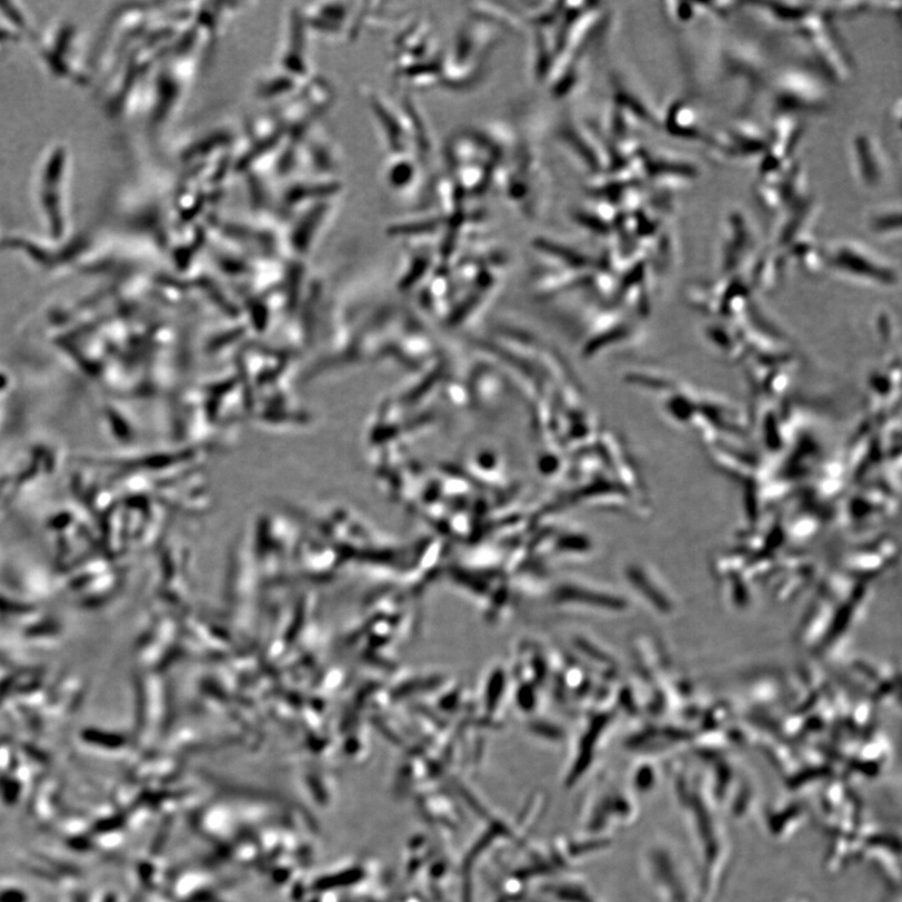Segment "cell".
<instances>
[{
	"mask_svg": "<svg viewBox=\"0 0 902 902\" xmlns=\"http://www.w3.org/2000/svg\"><path fill=\"white\" fill-rule=\"evenodd\" d=\"M72 154L70 147L49 143L39 154L32 176V198L39 220L53 241L70 237Z\"/></svg>",
	"mask_w": 902,
	"mask_h": 902,
	"instance_id": "obj_1",
	"label": "cell"
},
{
	"mask_svg": "<svg viewBox=\"0 0 902 902\" xmlns=\"http://www.w3.org/2000/svg\"><path fill=\"white\" fill-rule=\"evenodd\" d=\"M790 34L822 81L842 84L851 80L855 71L854 60L839 32L836 14L830 4H813Z\"/></svg>",
	"mask_w": 902,
	"mask_h": 902,
	"instance_id": "obj_2",
	"label": "cell"
},
{
	"mask_svg": "<svg viewBox=\"0 0 902 902\" xmlns=\"http://www.w3.org/2000/svg\"><path fill=\"white\" fill-rule=\"evenodd\" d=\"M718 68L722 81L740 90L742 107H750L771 82L766 53L749 39H729L718 53Z\"/></svg>",
	"mask_w": 902,
	"mask_h": 902,
	"instance_id": "obj_3",
	"label": "cell"
},
{
	"mask_svg": "<svg viewBox=\"0 0 902 902\" xmlns=\"http://www.w3.org/2000/svg\"><path fill=\"white\" fill-rule=\"evenodd\" d=\"M774 114H822L830 108L828 83L815 73L802 68H789L774 76L769 84Z\"/></svg>",
	"mask_w": 902,
	"mask_h": 902,
	"instance_id": "obj_4",
	"label": "cell"
},
{
	"mask_svg": "<svg viewBox=\"0 0 902 902\" xmlns=\"http://www.w3.org/2000/svg\"><path fill=\"white\" fill-rule=\"evenodd\" d=\"M39 58L49 73L74 86L90 84L91 77L82 61L81 37L73 23H56L36 37Z\"/></svg>",
	"mask_w": 902,
	"mask_h": 902,
	"instance_id": "obj_5",
	"label": "cell"
},
{
	"mask_svg": "<svg viewBox=\"0 0 902 902\" xmlns=\"http://www.w3.org/2000/svg\"><path fill=\"white\" fill-rule=\"evenodd\" d=\"M703 146L714 161L759 163L768 149V129L756 121L740 119L710 131Z\"/></svg>",
	"mask_w": 902,
	"mask_h": 902,
	"instance_id": "obj_6",
	"label": "cell"
},
{
	"mask_svg": "<svg viewBox=\"0 0 902 902\" xmlns=\"http://www.w3.org/2000/svg\"><path fill=\"white\" fill-rule=\"evenodd\" d=\"M806 134L805 119L800 116L774 114L768 129V149L758 163L759 178L786 170L798 159Z\"/></svg>",
	"mask_w": 902,
	"mask_h": 902,
	"instance_id": "obj_7",
	"label": "cell"
},
{
	"mask_svg": "<svg viewBox=\"0 0 902 902\" xmlns=\"http://www.w3.org/2000/svg\"><path fill=\"white\" fill-rule=\"evenodd\" d=\"M810 196L805 167L798 160L778 173L758 178L753 184V198L760 208L778 216Z\"/></svg>",
	"mask_w": 902,
	"mask_h": 902,
	"instance_id": "obj_8",
	"label": "cell"
},
{
	"mask_svg": "<svg viewBox=\"0 0 902 902\" xmlns=\"http://www.w3.org/2000/svg\"><path fill=\"white\" fill-rule=\"evenodd\" d=\"M826 264L860 279L876 280L880 283L895 281L894 269L866 244L842 240L825 247Z\"/></svg>",
	"mask_w": 902,
	"mask_h": 902,
	"instance_id": "obj_9",
	"label": "cell"
},
{
	"mask_svg": "<svg viewBox=\"0 0 902 902\" xmlns=\"http://www.w3.org/2000/svg\"><path fill=\"white\" fill-rule=\"evenodd\" d=\"M849 160L855 180L864 189H878L888 179L890 164L884 146L878 137L865 130L851 136Z\"/></svg>",
	"mask_w": 902,
	"mask_h": 902,
	"instance_id": "obj_10",
	"label": "cell"
},
{
	"mask_svg": "<svg viewBox=\"0 0 902 902\" xmlns=\"http://www.w3.org/2000/svg\"><path fill=\"white\" fill-rule=\"evenodd\" d=\"M820 218V203L812 194L793 203L776 216L772 228L773 248L784 251L791 244L810 237Z\"/></svg>",
	"mask_w": 902,
	"mask_h": 902,
	"instance_id": "obj_11",
	"label": "cell"
},
{
	"mask_svg": "<svg viewBox=\"0 0 902 902\" xmlns=\"http://www.w3.org/2000/svg\"><path fill=\"white\" fill-rule=\"evenodd\" d=\"M758 229L750 216L741 209H733L722 222L721 260L725 270L739 267L756 248Z\"/></svg>",
	"mask_w": 902,
	"mask_h": 902,
	"instance_id": "obj_12",
	"label": "cell"
},
{
	"mask_svg": "<svg viewBox=\"0 0 902 902\" xmlns=\"http://www.w3.org/2000/svg\"><path fill=\"white\" fill-rule=\"evenodd\" d=\"M645 173L659 183L662 192L672 193L700 178L699 166L689 157L679 153H662L643 159Z\"/></svg>",
	"mask_w": 902,
	"mask_h": 902,
	"instance_id": "obj_13",
	"label": "cell"
},
{
	"mask_svg": "<svg viewBox=\"0 0 902 902\" xmlns=\"http://www.w3.org/2000/svg\"><path fill=\"white\" fill-rule=\"evenodd\" d=\"M660 127L672 139L688 143L703 144L710 133L698 106L682 97L674 98L667 107Z\"/></svg>",
	"mask_w": 902,
	"mask_h": 902,
	"instance_id": "obj_14",
	"label": "cell"
},
{
	"mask_svg": "<svg viewBox=\"0 0 902 902\" xmlns=\"http://www.w3.org/2000/svg\"><path fill=\"white\" fill-rule=\"evenodd\" d=\"M753 12L773 28H784L790 32L811 11L812 3L762 2L749 4Z\"/></svg>",
	"mask_w": 902,
	"mask_h": 902,
	"instance_id": "obj_15",
	"label": "cell"
},
{
	"mask_svg": "<svg viewBox=\"0 0 902 902\" xmlns=\"http://www.w3.org/2000/svg\"><path fill=\"white\" fill-rule=\"evenodd\" d=\"M865 228L881 240H894L901 237V208L899 203H884L872 208L865 219Z\"/></svg>",
	"mask_w": 902,
	"mask_h": 902,
	"instance_id": "obj_16",
	"label": "cell"
},
{
	"mask_svg": "<svg viewBox=\"0 0 902 902\" xmlns=\"http://www.w3.org/2000/svg\"><path fill=\"white\" fill-rule=\"evenodd\" d=\"M667 14L671 19L672 24L680 28H690L700 22L701 19L708 18L704 3H681L672 2L667 3Z\"/></svg>",
	"mask_w": 902,
	"mask_h": 902,
	"instance_id": "obj_17",
	"label": "cell"
},
{
	"mask_svg": "<svg viewBox=\"0 0 902 902\" xmlns=\"http://www.w3.org/2000/svg\"><path fill=\"white\" fill-rule=\"evenodd\" d=\"M338 186L333 183L300 184L295 189L289 190L287 199L289 203H298L308 199H327L337 192Z\"/></svg>",
	"mask_w": 902,
	"mask_h": 902,
	"instance_id": "obj_18",
	"label": "cell"
},
{
	"mask_svg": "<svg viewBox=\"0 0 902 902\" xmlns=\"http://www.w3.org/2000/svg\"><path fill=\"white\" fill-rule=\"evenodd\" d=\"M0 902H27V896L23 891L7 890L0 894Z\"/></svg>",
	"mask_w": 902,
	"mask_h": 902,
	"instance_id": "obj_19",
	"label": "cell"
},
{
	"mask_svg": "<svg viewBox=\"0 0 902 902\" xmlns=\"http://www.w3.org/2000/svg\"><path fill=\"white\" fill-rule=\"evenodd\" d=\"M104 902H114L111 898H108Z\"/></svg>",
	"mask_w": 902,
	"mask_h": 902,
	"instance_id": "obj_20",
	"label": "cell"
}]
</instances>
